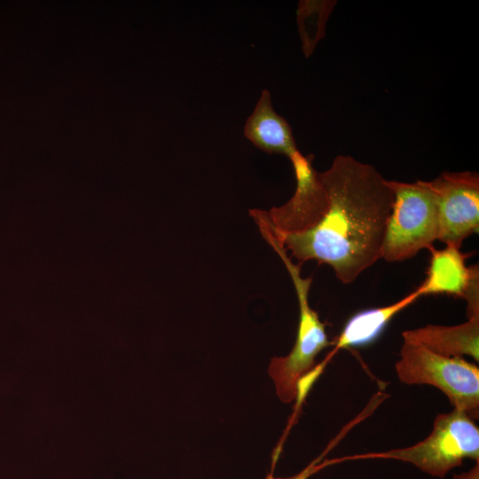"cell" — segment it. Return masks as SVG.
<instances>
[{"label": "cell", "mask_w": 479, "mask_h": 479, "mask_svg": "<svg viewBox=\"0 0 479 479\" xmlns=\"http://www.w3.org/2000/svg\"><path fill=\"white\" fill-rule=\"evenodd\" d=\"M335 1H300L297 22L306 57L310 56L318 42L325 35L326 23Z\"/></svg>", "instance_id": "cell-11"}, {"label": "cell", "mask_w": 479, "mask_h": 479, "mask_svg": "<svg viewBox=\"0 0 479 479\" xmlns=\"http://www.w3.org/2000/svg\"><path fill=\"white\" fill-rule=\"evenodd\" d=\"M420 297L416 290L399 301L383 307L360 311L351 317L333 345L335 352L340 349L364 346L374 341L387 324L402 310Z\"/></svg>", "instance_id": "cell-10"}, {"label": "cell", "mask_w": 479, "mask_h": 479, "mask_svg": "<svg viewBox=\"0 0 479 479\" xmlns=\"http://www.w3.org/2000/svg\"><path fill=\"white\" fill-rule=\"evenodd\" d=\"M269 245L280 257L287 270L296 292L299 304V324L294 345L287 356L271 358L268 373L272 379L279 398L285 404L298 398L300 381L315 366L316 357L325 348L333 345L326 333V324L310 306L309 291L312 278L301 276L300 264H295L287 252L275 240Z\"/></svg>", "instance_id": "cell-2"}, {"label": "cell", "mask_w": 479, "mask_h": 479, "mask_svg": "<svg viewBox=\"0 0 479 479\" xmlns=\"http://www.w3.org/2000/svg\"><path fill=\"white\" fill-rule=\"evenodd\" d=\"M438 204V240L460 248L463 240L479 229V175L444 172L428 181Z\"/></svg>", "instance_id": "cell-6"}, {"label": "cell", "mask_w": 479, "mask_h": 479, "mask_svg": "<svg viewBox=\"0 0 479 479\" xmlns=\"http://www.w3.org/2000/svg\"><path fill=\"white\" fill-rule=\"evenodd\" d=\"M404 341L419 343L445 357L467 355L479 360V314L457 326L427 325L402 333Z\"/></svg>", "instance_id": "cell-9"}, {"label": "cell", "mask_w": 479, "mask_h": 479, "mask_svg": "<svg viewBox=\"0 0 479 479\" xmlns=\"http://www.w3.org/2000/svg\"><path fill=\"white\" fill-rule=\"evenodd\" d=\"M396 363L399 381L428 384L443 391L453 409L479 417V368L462 357H445L424 346L404 341Z\"/></svg>", "instance_id": "cell-5"}, {"label": "cell", "mask_w": 479, "mask_h": 479, "mask_svg": "<svg viewBox=\"0 0 479 479\" xmlns=\"http://www.w3.org/2000/svg\"><path fill=\"white\" fill-rule=\"evenodd\" d=\"M394 194L381 258L387 262L408 260L438 240L437 197L428 181L414 183L386 180Z\"/></svg>", "instance_id": "cell-3"}, {"label": "cell", "mask_w": 479, "mask_h": 479, "mask_svg": "<svg viewBox=\"0 0 479 479\" xmlns=\"http://www.w3.org/2000/svg\"><path fill=\"white\" fill-rule=\"evenodd\" d=\"M327 192V205L307 231L275 237L301 263H326L343 284H350L381 258L394 194L371 164L349 155L336 156L319 172Z\"/></svg>", "instance_id": "cell-1"}, {"label": "cell", "mask_w": 479, "mask_h": 479, "mask_svg": "<svg viewBox=\"0 0 479 479\" xmlns=\"http://www.w3.org/2000/svg\"><path fill=\"white\" fill-rule=\"evenodd\" d=\"M318 468V467L312 466V467H310L306 468L301 474H298V475H296L294 476L287 477V478L274 477L272 475H269L266 479H305L311 473L317 471Z\"/></svg>", "instance_id": "cell-12"}, {"label": "cell", "mask_w": 479, "mask_h": 479, "mask_svg": "<svg viewBox=\"0 0 479 479\" xmlns=\"http://www.w3.org/2000/svg\"><path fill=\"white\" fill-rule=\"evenodd\" d=\"M479 460V428L474 419L453 409L438 414L431 433L422 441L405 448L383 452L365 453L334 459L341 461L357 459H393L413 464L433 476L444 477L463 459Z\"/></svg>", "instance_id": "cell-4"}, {"label": "cell", "mask_w": 479, "mask_h": 479, "mask_svg": "<svg viewBox=\"0 0 479 479\" xmlns=\"http://www.w3.org/2000/svg\"><path fill=\"white\" fill-rule=\"evenodd\" d=\"M245 137L267 153L283 154L289 159L298 152L287 121L272 106L268 90H263L253 113L244 126Z\"/></svg>", "instance_id": "cell-8"}, {"label": "cell", "mask_w": 479, "mask_h": 479, "mask_svg": "<svg viewBox=\"0 0 479 479\" xmlns=\"http://www.w3.org/2000/svg\"><path fill=\"white\" fill-rule=\"evenodd\" d=\"M428 249L431 256L427 277L415 289L419 295L445 294L465 299L473 280L479 277L478 265L467 267L466 260L470 255L453 246Z\"/></svg>", "instance_id": "cell-7"}]
</instances>
